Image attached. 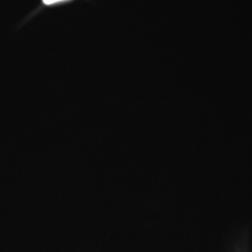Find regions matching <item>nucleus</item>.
I'll return each mask as SVG.
<instances>
[{
  "instance_id": "nucleus-1",
  "label": "nucleus",
  "mask_w": 252,
  "mask_h": 252,
  "mask_svg": "<svg viewBox=\"0 0 252 252\" xmlns=\"http://www.w3.org/2000/svg\"><path fill=\"white\" fill-rule=\"evenodd\" d=\"M63 1H68V0H43V3L45 5H54V4H57V3L63 2Z\"/></svg>"
}]
</instances>
